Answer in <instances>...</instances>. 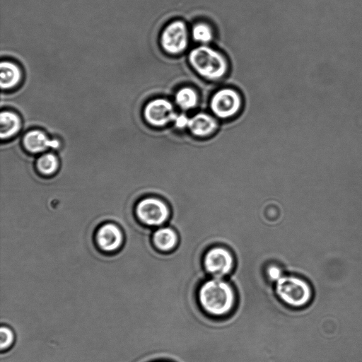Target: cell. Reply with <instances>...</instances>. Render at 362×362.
Listing matches in <instances>:
<instances>
[{"instance_id":"obj_1","label":"cell","mask_w":362,"mask_h":362,"mask_svg":"<svg viewBox=\"0 0 362 362\" xmlns=\"http://www.w3.org/2000/svg\"><path fill=\"white\" fill-rule=\"evenodd\" d=\"M197 303L202 312L212 318L230 315L238 305V298L232 286L221 278L206 281L197 292Z\"/></svg>"},{"instance_id":"obj_2","label":"cell","mask_w":362,"mask_h":362,"mask_svg":"<svg viewBox=\"0 0 362 362\" xmlns=\"http://www.w3.org/2000/svg\"><path fill=\"white\" fill-rule=\"evenodd\" d=\"M188 61L199 76L211 81L222 78L228 70L225 56L206 45L192 49L189 53Z\"/></svg>"},{"instance_id":"obj_3","label":"cell","mask_w":362,"mask_h":362,"mask_svg":"<svg viewBox=\"0 0 362 362\" xmlns=\"http://www.w3.org/2000/svg\"><path fill=\"white\" fill-rule=\"evenodd\" d=\"M275 283L276 296L284 305L300 310L312 302L313 288L306 280L296 276H282Z\"/></svg>"},{"instance_id":"obj_4","label":"cell","mask_w":362,"mask_h":362,"mask_svg":"<svg viewBox=\"0 0 362 362\" xmlns=\"http://www.w3.org/2000/svg\"><path fill=\"white\" fill-rule=\"evenodd\" d=\"M188 43V30L185 23L181 20L169 23L161 32L160 46L169 54H181L187 49Z\"/></svg>"},{"instance_id":"obj_5","label":"cell","mask_w":362,"mask_h":362,"mask_svg":"<svg viewBox=\"0 0 362 362\" xmlns=\"http://www.w3.org/2000/svg\"><path fill=\"white\" fill-rule=\"evenodd\" d=\"M243 105L240 93L231 88L217 90L210 100V108L214 115L221 119H228L238 113Z\"/></svg>"},{"instance_id":"obj_6","label":"cell","mask_w":362,"mask_h":362,"mask_svg":"<svg viewBox=\"0 0 362 362\" xmlns=\"http://www.w3.org/2000/svg\"><path fill=\"white\" fill-rule=\"evenodd\" d=\"M177 115L173 103L162 98L148 101L143 110L145 121L155 127H162L174 122Z\"/></svg>"},{"instance_id":"obj_7","label":"cell","mask_w":362,"mask_h":362,"mask_svg":"<svg viewBox=\"0 0 362 362\" xmlns=\"http://www.w3.org/2000/svg\"><path fill=\"white\" fill-rule=\"evenodd\" d=\"M136 212L141 221L150 226L162 224L169 216L167 206L153 197L141 200L136 205Z\"/></svg>"},{"instance_id":"obj_8","label":"cell","mask_w":362,"mask_h":362,"mask_svg":"<svg viewBox=\"0 0 362 362\" xmlns=\"http://www.w3.org/2000/svg\"><path fill=\"white\" fill-rule=\"evenodd\" d=\"M204 267L214 277L221 278L230 272L233 257L224 248H212L205 255Z\"/></svg>"},{"instance_id":"obj_9","label":"cell","mask_w":362,"mask_h":362,"mask_svg":"<svg viewBox=\"0 0 362 362\" xmlns=\"http://www.w3.org/2000/svg\"><path fill=\"white\" fill-rule=\"evenodd\" d=\"M24 148L29 152L37 153L48 148L57 149L60 146L58 139H51L45 132L40 129H32L27 132L23 138Z\"/></svg>"},{"instance_id":"obj_10","label":"cell","mask_w":362,"mask_h":362,"mask_svg":"<svg viewBox=\"0 0 362 362\" xmlns=\"http://www.w3.org/2000/svg\"><path fill=\"white\" fill-rule=\"evenodd\" d=\"M95 240L103 251L112 252L122 245L123 235L117 225L111 223H105L98 230Z\"/></svg>"},{"instance_id":"obj_11","label":"cell","mask_w":362,"mask_h":362,"mask_svg":"<svg viewBox=\"0 0 362 362\" xmlns=\"http://www.w3.org/2000/svg\"><path fill=\"white\" fill-rule=\"evenodd\" d=\"M0 86L1 90H8L16 88L23 79V71L16 63L3 60L0 64Z\"/></svg>"},{"instance_id":"obj_12","label":"cell","mask_w":362,"mask_h":362,"mask_svg":"<svg viewBox=\"0 0 362 362\" xmlns=\"http://www.w3.org/2000/svg\"><path fill=\"white\" fill-rule=\"evenodd\" d=\"M217 127V120L213 116L204 112H199L189 118L187 127L192 134L200 137L213 134Z\"/></svg>"},{"instance_id":"obj_13","label":"cell","mask_w":362,"mask_h":362,"mask_svg":"<svg viewBox=\"0 0 362 362\" xmlns=\"http://www.w3.org/2000/svg\"><path fill=\"white\" fill-rule=\"evenodd\" d=\"M22 120L14 111L2 110L0 114V136L1 140L14 136L21 130Z\"/></svg>"},{"instance_id":"obj_14","label":"cell","mask_w":362,"mask_h":362,"mask_svg":"<svg viewBox=\"0 0 362 362\" xmlns=\"http://www.w3.org/2000/svg\"><path fill=\"white\" fill-rule=\"evenodd\" d=\"M177 105L183 110H189L197 107L199 102L197 92L192 87H182L175 95Z\"/></svg>"},{"instance_id":"obj_15","label":"cell","mask_w":362,"mask_h":362,"mask_svg":"<svg viewBox=\"0 0 362 362\" xmlns=\"http://www.w3.org/2000/svg\"><path fill=\"white\" fill-rule=\"evenodd\" d=\"M153 239L155 245L163 251L172 249L177 243L175 231L169 228H163L156 230Z\"/></svg>"},{"instance_id":"obj_16","label":"cell","mask_w":362,"mask_h":362,"mask_svg":"<svg viewBox=\"0 0 362 362\" xmlns=\"http://www.w3.org/2000/svg\"><path fill=\"white\" fill-rule=\"evenodd\" d=\"M36 165L41 174L50 175L58 170L59 160L54 154L47 153L38 158Z\"/></svg>"},{"instance_id":"obj_17","label":"cell","mask_w":362,"mask_h":362,"mask_svg":"<svg viewBox=\"0 0 362 362\" xmlns=\"http://www.w3.org/2000/svg\"><path fill=\"white\" fill-rule=\"evenodd\" d=\"M192 36L194 41L206 45L214 39V31L208 23L199 22L192 27Z\"/></svg>"},{"instance_id":"obj_18","label":"cell","mask_w":362,"mask_h":362,"mask_svg":"<svg viewBox=\"0 0 362 362\" xmlns=\"http://www.w3.org/2000/svg\"><path fill=\"white\" fill-rule=\"evenodd\" d=\"M16 336L14 330L8 325L2 324L0 327V352L1 354L9 351L15 345Z\"/></svg>"},{"instance_id":"obj_19","label":"cell","mask_w":362,"mask_h":362,"mask_svg":"<svg viewBox=\"0 0 362 362\" xmlns=\"http://www.w3.org/2000/svg\"><path fill=\"white\" fill-rule=\"evenodd\" d=\"M189 121V118L185 114L182 113L177 115L173 122L177 129H185L188 127Z\"/></svg>"},{"instance_id":"obj_20","label":"cell","mask_w":362,"mask_h":362,"mask_svg":"<svg viewBox=\"0 0 362 362\" xmlns=\"http://www.w3.org/2000/svg\"><path fill=\"white\" fill-rule=\"evenodd\" d=\"M268 275L270 279L275 282L278 281L283 275L281 270L276 267H271L268 269Z\"/></svg>"},{"instance_id":"obj_21","label":"cell","mask_w":362,"mask_h":362,"mask_svg":"<svg viewBox=\"0 0 362 362\" xmlns=\"http://www.w3.org/2000/svg\"><path fill=\"white\" fill-rule=\"evenodd\" d=\"M148 362H170V361H164V360H152V361H150Z\"/></svg>"}]
</instances>
